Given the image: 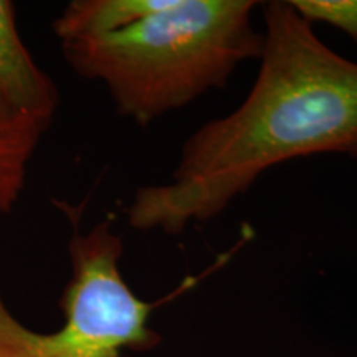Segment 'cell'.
<instances>
[{"label":"cell","mask_w":357,"mask_h":357,"mask_svg":"<svg viewBox=\"0 0 357 357\" xmlns=\"http://www.w3.org/2000/svg\"><path fill=\"white\" fill-rule=\"evenodd\" d=\"M253 0H171L167 7L105 37L61 42L65 61L108 89L116 111L147 126L211 89L236 66L258 60L263 33Z\"/></svg>","instance_id":"cell-2"},{"label":"cell","mask_w":357,"mask_h":357,"mask_svg":"<svg viewBox=\"0 0 357 357\" xmlns=\"http://www.w3.org/2000/svg\"><path fill=\"white\" fill-rule=\"evenodd\" d=\"M68 240L71 276L61 294L63 324L53 333L25 326L0 291V357H131L153 351L162 336L151 316L164 301H144L124 280V243L113 222L101 220L82 230L73 211Z\"/></svg>","instance_id":"cell-3"},{"label":"cell","mask_w":357,"mask_h":357,"mask_svg":"<svg viewBox=\"0 0 357 357\" xmlns=\"http://www.w3.org/2000/svg\"><path fill=\"white\" fill-rule=\"evenodd\" d=\"M48 128L17 109L0 93V220L20 200L30 162Z\"/></svg>","instance_id":"cell-5"},{"label":"cell","mask_w":357,"mask_h":357,"mask_svg":"<svg viewBox=\"0 0 357 357\" xmlns=\"http://www.w3.org/2000/svg\"><path fill=\"white\" fill-rule=\"evenodd\" d=\"M0 93L22 113L50 126L60 93L40 68L17 26L15 6L0 0Z\"/></svg>","instance_id":"cell-4"},{"label":"cell","mask_w":357,"mask_h":357,"mask_svg":"<svg viewBox=\"0 0 357 357\" xmlns=\"http://www.w3.org/2000/svg\"><path fill=\"white\" fill-rule=\"evenodd\" d=\"M303 19L342 30L357 43V0H289Z\"/></svg>","instance_id":"cell-7"},{"label":"cell","mask_w":357,"mask_h":357,"mask_svg":"<svg viewBox=\"0 0 357 357\" xmlns=\"http://www.w3.org/2000/svg\"><path fill=\"white\" fill-rule=\"evenodd\" d=\"M171 0H73L53 20L60 42L105 37L154 15Z\"/></svg>","instance_id":"cell-6"},{"label":"cell","mask_w":357,"mask_h":357,"mask_svg":"<svg viewBox=\"0 0 357 357\" xmlns=\"http://www.w3.org/2000/svg\"><path fill=\"white\" fill-rule=\"evenodd\" d=\"M260 6L263 50L248 96L187 137L171 181L134 192L126 208L134 230L181 235L291 159H357V63L321 42L289 0Z\"/></svg>","instance_id":"cell-1"}]
</instances>
